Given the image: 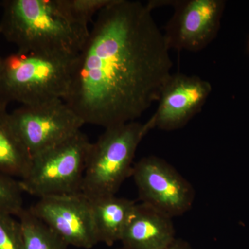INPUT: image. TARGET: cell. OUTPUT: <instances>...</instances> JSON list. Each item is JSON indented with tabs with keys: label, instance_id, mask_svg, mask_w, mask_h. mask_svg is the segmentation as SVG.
I'll use <instances>...</instances> for the list:
<instances>
[{
	"label": "cell",
	"instance_id": "1",
	"mask_svg": "<svg viewBox=\"0 0 249 249\" xmlns=\"http://www.w3.org/2000/svg\"><path fill=\"white\" fill-rule=\"evenodd\" d=\"M169 51L146 4L114 0L73 60L63 100L85 124L106 129L135 121L158 102L172 75Z\"/></svg>",
	"mask_w": 249,
	"mask_h": 249
},
{
	"label": "cell",
	"instance_id": "2",
	"mask_svg": "<svg viewBox=\"0 0 249 249\" xmlns=\"http://www.w3.org/2000/svg\"><path fill=\"white\" fill-rule=\"evenodd\" d=\"M0 34L18 51L60 59H74L89 29L72 21L55 0H4Z\"/></svg>",
	"mask_w": 249,
	"mask_h": 249
},
{
	"label": "cell",
	"instance_id": "3",
	"mask_svg": "<svg viewBox=\"0 0 249 249\" xmlns=\"http://www.w3.org/2000/svg\"><path fill=\"white\" fill-rule=\"evenodd\" d=\"M153 128L150 119L144 124L135 121L106 128L90 146L81 194L89 200L116 196L132 175L139 143Z\"/></svg>",
	"mask_w": 249,
	"mask_h": 249
},
{
	"label": "cell",
	"instance_id": "4",
	"mask_svg": "<svg viewBox=\"0 0 249 249\" xmlns=\"http://www.w3.org/2000/svg\"><path fill=\"white\" fill-rule=\"evenodd\" d=\"M75 59V58H74ZM74 59L18 51L0 57V102L39 104L66 96Z\"/></svg>",
	"mask_w": 249,
	"mask_h": 249
},
{
	"label": "cell",
	"instance_id": "5",
	"mask_svg": "<svg viewBox=\"0 0 249 249\" xmlns=\"http://www.w3.org/2000/svg\"><path fill=\"white\" fill-rule=\"evenodd\" d=\"M91 142L81 130L31 158L19 184L24 193L37 196L81 193L87 159Z\"/></svg>",
	"mask_w": 249,
	"mask_h": 249
},
{
	"label": "cell",
	"instance_id": "6",
	"mask_svg": "<svg viewBox=\"0 0 249 249\" xmlns=\"http://www.w3.org/2000/svg\"><path fill=\"white\" fill-rule=\"evenodd\" d=\"M10 119L31 158L70 138L85 124L63 99L21 106L10 113Z\"/></svg>",
	"mask_w": 249,
	"mask_h": 249
},
{
	"label": "cell",
	"instance_id": "7",
	"mask_svg": "<svg viewBox=\"0 0 249 249\" xmlns=\"http://www.w3.org/2000/svg\"><path fill=\"white\" fill-rule=\"evenodd\" d=\"M227 1L224 0H170L150 1V10L173 6L175 12L164 34L170 49L197 52L217 37Z\"/></svg>",
	"mask_w": 249,
	"mask_h": 249
},
{
	"label": "cell",
	"instance_id": "8",
	"mask_svg": "<svg viewBox=\"0 0 249 249\" xmlns=\"http://www.w3.org/2000/svg\"><path fill=\"white\" fill-rule=\"evenodd\" d=\"M132 175L142 204L173 218L193 206L196 192L191 183L166 160L156 156L142 157Z\"/></svg>",
	"mask_w": 249,
	"mask_h": 249
},
{
	"label": "cell",
	"instance_id": "9",
	"mask_svg": "<svg viewBox=\"0 0 249 249\" xmlns=\"http://www.w3.org/2000/svg\"><path fill=\"white\" fill-rule=\"evenodd\" d=\"M29 210L68 246L89 249L99 243L91 203L81 193L40 198Z\"/></svg>",
	"mask_w": 249,
	"mask_h": 249
},
{
	"label": "cell",
	"instance_id": "10",
	"mask_svg": "<svg viewBox=\"0 0 249 249\" xmlns=\"http://www.w3.org/2000/svg\"><path fill=\"white\" fill-rule=\"evenodd\" d=\"M211 92V83L200 77L172 74L161 90L158 107L150 120L154 127L161 130L182 128L200 112Z\"/></svg>",
	"mask_w": 249,
	"mask_h": 249
},
{
	"label": "cell",
	"instance_id": "11",
	"mask_svg": "<svg viewBox=\"0 0 249 249\" xmlns=\"http://www.w3.org/2000/svg\"><path fill=\"white\" fill-rule=\"evenodd\" d=\"M176 239L173 218L142 203L136 205L120 242L124 249H166Z\"/></svg>",
	"mask_w": 249,
	"mask_h": 249
},
{
	"label": "cell",
	"instance_id": "12",
	"mask_svg": "<svg viewBox=\"0 0 249 249\" xmlns=\"http://www.w3.org/2000/svg\"><path fill=\"white\" fill-rule=\"evenodd\" d=\"M90 203L98 242L111 247L120 241L137 204L116 196L92 199Z\"/></svg>",
	"mask_w": 249,
	"mask_h": 249
},
{
	"label": "cell",
	"instance_id": "13",
	"mask_svg": "<svg viewBox=\"0 0 249 249\" xmlns=\"http://www.w3.org/2000/svg\"><path fill=\"white\" fill-rule=\"evenodd\" d=\"M7 107L0 102V174L21 179L29 170L31 156L13 127Z\"/></svg>",
	"mask_w": 249,
	"mask_h": 249
},
{
	"label": "cell",
	"instance_id": "14",
	"mask_svg": "<svg viewBox=\"0 0 249 249\" xmlns=\"http://www.w3.org/2000/svg\"><path fill=\"white\" fill-rule=\"evenodd\" d=\"M22 230L23 249H67V244L29 209L18 216Z\"/></svg>",
	"mask_w": 249,
	"mask_h": 249
},
{
	"label": "cell",
	"instance_id": "15",
	"mask_svg": "<svg viewBox=\"0 0 249 249\" xmlns=\"http://www.w3.org/2000/svg\"><path fill=\"white\" fill-rule=\"evenodd\" d=\"M58 7L73 22L88 27L93 16L107 7L114 0H55Z\"/></svg>",
	"mask_w": 249,
	"mask_h": 249
},
{
	"label": "cell",
	"instance_id": "16",
	"mask_svg": "<svg viewBox=\"0 0 249 249\" xmlns=\"http://www.w3.org/2000/svg\"><path fill=\"white\" fill-rule=\"evenodd\" d=\"M23 193L19 181L0 174V212L18 217L24 209Z\"/></svg>",
	"mask_w": 249,
	"mask_h": 249
},
{
	"label": "cell",
	"instance_id": "17",
	"mask_svg": "<svg viewBox=\"0 0 249 249\" xmlns=\"http://www.w3.org/2000/svg\"><path fill=\"white\" fill-rule=\"evenodd\" d=\"M0 249H23L22 230L14 216L0 212Z\"/></svg>",
	"mask_w": 249,
	"mask_h": 249
},
{
	"label": "cell",
	"instance_id": "18",
	"mask_svg": "<svg viewBox=\"0 0 249 249\" xmlns=\"http://www.w3.org/2000/svg\"><path fill=\"white\" fill-rule=\"evenodd\" d=\"M166 249H196L192 247L191 244L182 239L177 238L173 244Z\"/></svg>",
	"mask_w": 249,
	"mask_h": 249
},
{
	"label": "cell",
	"instance_id": "19",
	"mask_svg": "<svg viewBox=\"0 0 249 249\" xmlns=\"http://www.w3.org/2000/svg\"><path fill=\"white\" fill-rule=\"evenodd\" d=\"M248 48H249V42H248Z\"/></svg>",
	"mask_w": 249,
	"mask_h": 249
},
{
	"label": "cell",
	"instance_id": "20",
	"mask_svg": "<svg viewBox=\"0 0 249 249\" xmlns=\"http://www.w3.org/2000/svg\"><path fill=\"white\" fill-rule=\"evenodd\" d=\"M0 36H1V34H0ZM0 57H1V56H0Z\"/></svg>",
	"mask_w": 249,
	"mask_h": 249
}]
</instances>
